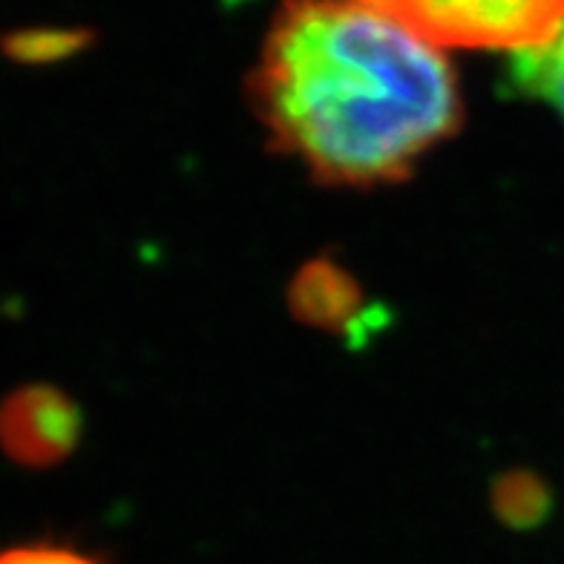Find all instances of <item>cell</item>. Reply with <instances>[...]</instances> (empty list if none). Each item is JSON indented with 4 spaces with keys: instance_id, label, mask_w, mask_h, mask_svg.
Masks as SVG:
<instances>
[{
    "instance_id": "obj_7",
    "label": "cell",
    "mask_w": 564,
    "mask_h": 564,
    "mask_svg": "<svg viewBox=\"0 0 564 564\" xmlns=\"http://www.w3.org/2000/svg\"><path fill=\"white\" fill-rule=\"evenodd\" d=\"M0 564H101L73 547L61 544H23L0 553Z\"/></svg>"
},
{
    "instance_id": "obj_5",
    "label": "cell",
    "mask_w": 564,
    "mask_h": 564,
    "mask_svg": "<svg viewBox=\"0 0 564 564\" xmlns=\"http://www.w3.org/2000/svg\"><path fill=\"white\" fill-rule=\"evenodd\" d=\"M505 75L510 93L544 101L564 119V21L544 44L510 53Z\"/></svg>"
},
{
    "instance_id": "obj_2",
    "label": "cell",
    "mask_w": 564,
    "mask_h": 564,
    "mask_svg": "<svg viewBox=\"0 0 564 564\" xmlns=\"http://www.w3.org/2000/svg\"><path fill=\"white\" fill-rule=\"evenodd\" d=\"M426 41L464 50H528L564 21V0H378Z\"/></svg>"
},
{
    "instance_id": "obj_3",
    "label": "cell",
    "mask_w": 564,
    "mask_h": 564,
    "mask_svg": "<svg viewBox=\"0 0 564 564\" xmlns=\"http://www.w3.org/2000/svg\"><path fill=\"white\" fill-rule=\"evenodd\" d=\"M82 409L53 387H23L0 406V446L30 469L55 467L82 438Z\"/></svg>"
},
{
    "instance_id": "obj_1",
    "label": "cell",
    "mask_w": 564,
    "mask_h": 564,
    "mask_svg": "<svg viewBox=\"0 0 564 564\" xmlns=\"http://www.w3.org/2000/svg\"><path fill=\"white\" fill-rule=\"evenodd\" d=\"M251 105L276 150L346 187L406 178L460 127L444 50L378 0H282Z\"/></svg>"
},
{
    "instance_id": "obj_4",
    "label": "cell",
    "mask_w": 564,
    "mask_h": 564,
    "mask_svg": "<svg viewBox=\"0 0 564 564\" xmlns=\"http://www.w3.org/2000/svg\"><path fill=\"white\" fill-rule=\"evenodd\" d=\"M291 312L305 326L323 332H355L366 326V297L355 276L332 260H314L303 265L291 282Z\"/></svg>"
},
{
    "instance_id": "obj_6",
    "label": "cell",
    "mask_w": 564,
    "mask_h": 564,
    "mask_svg": "<svg viewBox=\"0 0 564 564\" xmlns=\"http://www.w3.org/2000/svg\"><path fill=\"white\" fill-rule=\"evenodd\" d=\"M492 510L510 528H535L550 512V490L533 473H507L492 487Z\"/></svg>"
}]
</instances>
